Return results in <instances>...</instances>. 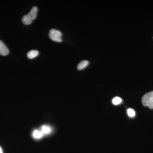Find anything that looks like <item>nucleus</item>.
<instances>
[{
    "label": "nucleus",
    "mask_w": 153,
    "mask_h": 153,
    "mask_svg": "<svg viewBox=\"0 0 153 153\" xmlns=\"http://www.w3.org/2000/svg\"><path fill=\"white\" fill-rule=\"evenodd\" d=\"M38 8L36 7H33L31 9L29 13L25 15L22 19V22L25 25H30L33 20L36 19L38 13Z\"/></svg>",
    "instance_id": "obj_1"
},
{
    "label": "nucleus",
    "mask_w": 153,
    "mask_h": 153,
    "mask_svg": "<svg viewBox=\"0 0 153 153\" xmlns=\"http://www.w3.org/2000/svg\"><path fill=\"white\" fill-rule=\"evenodd\" d=\"M142 102L144 106L153 109V91L146 94L143 96Z\"/></svg>",
    "instance_id": "obj_2"
},
{
    "label": "nucleus",
    "mask_w": 153,
    "mask_h": 153,
    "mask_svg": "<svg viewBox=\"0 0 153 153\" xmlns=\"http://www.w3.org/2000/svg\"><path fill=\"white\" fill-rule=\"evenodd\" d=\"M49 37L51 40L55 42H62V33L56 29H52L49 31Z\"/></svg>",
    "instance_id": "obj_3"
},
{
    "label": "nucleus",
    "mask_w": 153,
    "mask_h": 153,
    "mask_svg": "<svg viewBox=\"0 0 153 153\" xmlns=\"http://www.w3.org/2000/svg\"><path fill=\"white\" fill-rule=\"evenodd\" d=\"M9 50L4 43L0 40V55L6 56L8 55Z\"/></svg>",
    "instance_id": "obj_4"
},
{
    "label": "nucleus",
    "mask_w": 153,
    "mask_h": 153,
    "mask_svg": "<svg viewBox=\"0 0 153 153\" xmlns=\"http://www.w3.org/2000/svg\"><path fill=\"white\" fill-rule=\"evenodd\" d=\"M38 54H39V52H38V51L36 50H33L28 52L27 54V56L28 58L31 59L37 57Z\"/></svg>",
    "instance_id": "obj_5"
},
{
    "label": "nucleus",
    "mask_w": 153,
    "mask_h": 153,
    "mask_svg": "<svg viewBox=\"0 0 153 153\" xmlns=\"http://www.w3.org/2000/svg\"><path fill=\"white\" fill-rule=\"evenodd\" d=\"M88 63H89V62L87 60H82L79 63L77 66V69L79 70H82L83 68H85L88 65Z\"/></svg>",
    "instance_id": "obj_6"
},
{
    "label": "nucleus",
    "mask_w": 153,
    "mask_h": 153,
    "mask_svg": "<svg viewBox=\"0 0 153 153\" xmlns=\"http://www.w3.org/2000/svg\"><path fill=\"white\" fill-rule=\"evenodd\" d=\"M41 132L43 134H48L51 131V128L49 126L44 125L42 126L41 128Z\"/></svg>",
    "instance_id": "obj_7"
},
{
    "label": "nucleus",
    "mask_w": 153,
    "mask_h": 153,
    "mask_svg": "<svg viewBox=\"0 0 153 153\" xmlns=\"http://www.w3.org/2000/svg\"><path fill=\"white\" fill-rule=\"evenodd\" d=\"M43 134L41 131L38 130L34 131L33 133V136L36 139H40L43 136Z\"/></svg>",
    "instance_id": "obj_8"
},
{
    "label": "nucleus",
    "mask_w": 153,
    "mask_h": 153,
    "mask_svg": "<svg viewBox=\"0 0 153 153\" xmlns=\"http://www.w3.org/2000/svg\"><path fill=\"white\" fill-rule=\"evenodd\" d=\"M122 99L119 97H116L112 100V103L115 105H117L120 104L122 102Z\"/></svg>",
    "instance_id": "obj_9"
},
{
    "label": "nucleus",
    "mask_w": 153,
    "mask_h": 153,
    "mask_svg": "<svg viewBox=\"0 0 153 153\" xmlns=\"http://www.w3.org/2000/svg\"><path fill=\"white\" fill-rule=\"evenodd\" d=\"M127 114L129 116L131 117H133L135 115V112L132 108H128L127 110Z\"/></svg>",
    "instance_id": "obj_10"
},
{
    "label": "nucleus",
    "mask_w": 153,
    "mask_h": 153,
    "mask_svg": "<svg viewBox=\"0 0 153 153\" xmlns=\"http://www.w3.org/2000/svg\"><path fill=\"white\" fill-rule=\"evenodd\" d=\"M0 153H3L1 147H0Z\"/></svg>",
    "instance_id": "obj_11"
}]
</instances>
